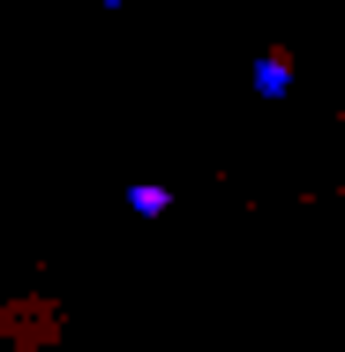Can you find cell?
<instances>
[{
	"instance_id": "3957f363",
	"label": "cell",
	"mask_w": 345,
	"mask_h": 352,
	"mask_svg": "<svg viewBox=\"0 0 345 352\" xmlns=\"http://www.w3.org/2000/svg\"><path fill=\"white\" fill-rule=\"evenodd\" d=\"M98 8H105V15H121V8H128V0H98Z\"/></svg>"
},
{
	"instance_id": "6da1fadb",
	"label": "cell",
	"mask_w": 345,
	"mask_h": 352,
	"mask_svg": "<svg viewBox=\"0 0 345 352\" xmlns=\"http://www.w3.org/2000/svg\"><path fill=\"white\" fill-rule=\"evenodd\" d=\"M285 82H293L285 75V53H263L255 60V98H285Z\"/></svg>"
},
{
	"instance_id": "7a4b0ae2",
	"label": "cell",
	"mask_w": 345,
	"mask_h": 352,
	"mask_svg": "<svg viewBox=\"0 0 345 352\" xmlns=\"http://www.w3.org/2000/svg\"><path fill=\"white\" fill-rule=\"evenodd\" d=\"M128 203H136V217H165V203H173V195H165L158 180H136V188H128Z\"/></svg>"
}]
</instances>
